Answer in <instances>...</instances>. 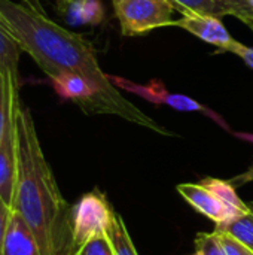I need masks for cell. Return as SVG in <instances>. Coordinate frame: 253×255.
Segmentation results:
<instances>
[{"instance_id": "obj_16", "label": "cell", "mask_w": 253, "mask_h": 255, "mask_svg": "<svg viewBox=\"0 0 253 255\" xmlns=\"http://www.w3.org/2000/svg\"><path fill=\"white\" fill-rule=\"evenodd\" d=\"M160 103H166L170 108L182 112H206V108L185 94H170L164 91L160 97Z\"/></svg>"}, {"instance_id": "obj_22", "label": "cell", "mask_w": 253, "mask_h": 255, "mask_svg": "<svg viewBox=\"0 0 253 255\" xmlns=\"http://www.w3.org/2000/svg\"><path fill=\"white\" fill-rule=\"evenodd\" d=\"M251 30L253 31V22L251 25H248ZM234 54L236 55H239L251 69H253V46H248V45H243L242 42H240V45L237 46V49L234 51Z\"/></svg>"}, {"instance_id": "obj_25", "label": "cell", "mask_w": 253, "mask_h": 255, "mask_svg": "<svg viewBox=\"0 0 253 255\" xmlns=\"http://www.w3.org/2000/svg\"><path fill=\"white\" fill-rule=\"evenodd\" d=\"M73 1H76V0H55V3H57V9H58V13H60V15H63V13L66 12V9H67Z\"/></svg>"}, {"instance_id": "obj_21", "label": "cell", "mask_w": 253, "mask_h": 255, "mask_svg": "<svg viewBox=\"0 0 253 255\" xmlns=\"http://www.w3.org/2000/svg\"><path fill=\"white\" fill-rule=\"evenodd\" d=\"M12 211L13 209L0 196V255H3V247H4V241H6L7 229L10 224Z\"/></svg>"}, {"instance_id": "obj_5", "label": "cell", "mask_w": 253, "mask_h": 255, "mask_svg": "<svg viewBox=\"0 0 253 255\" xmlns=\"http://www.w3.org/2000/svg\"><path fill=\"white\" fill-rule=\"evenodd\" d=\"M21 106V99L16 97L4 130L0 140V196L1 199L12 208L13 206V196H15V185H16V114Z\"/></svg>"}, {"instance_id": "obj_6", "label": "cell", "mask_w": 253, "mask_h": 255, "mask_svg": "<svg viewBox=\"0 0 253 255\" xmlns=\"http://www.w3.org/2000/svg\"><path fill=\"white\" fill-rule=\"evenodd\" d=\"M170 25L180 27L188 33L197 36L198 39L219 48L221 51L233 52L240 45L230 31L222 24L221 18L212 15H198V13H185L177 21H171Z\"/></svg>"}, {"instance_id": "obj_2", "label": "cell", "mask_w": 253, "mask_h": 255, "mask_svg": "<svg viewBox=\"0 0 253 255\" xmlns=\"http://www.w3.org/2000/svg\"><path fill=\"white\" fill-rule=\"evenodd\" d=\"M0 21L49 79L61 73H76L109 96L124 97L100 67L92 43L84 36L61 27L46 13L12 0H0Z\"/></svg>"}, {"instance_id": "obj_8", "label": "cell", "mask_w": 253, "mask_h": 255, "mask_svg": "<svg viewBox=\"0 0 253 255\" xmlns=\"http://www.w3.org/2000/svg\"><path fill=\"white\" fill-rule=\"evenodd\" d=\"M3 255H40L31 230L16 211H12Z\"/></svg>"}, {"instance_id": "obj_23", "label": "cell", "mask_w": 253, "mask_h": 255, "mask_svg": "<svg viewBox=\"0 0 253 255\" xmlns=\"http://www.w3.org/2000/svg\"><path fill=\"white\" fill-rule=\"evenodd\" d=\"M231 182H233L234 187H242V185H246V184H249V182H253V164L245 172V173H242V175L233 178Z\"/></svg>"}, {"instance_id": "obj_20", "label": "cell", "mask_w": 253, "mask_h": 255, "mask_svg": "<svg viewBox=\"0 0 253 255\" xmlns=\"http://www.w3.org/2000/svg\"><path fill=\"white\" fill-rule=\"evenodd\" d=\"M230 9V13L243 21L246 25L253 22V7L249 0H218Z\"/></svg>"}, {"instance_id": "obj_24", "label": "cell", "mask_w": 253, "mask_h": 255, "mask_svg": "<svg viewBox=\"0 0 253 255\" xmlns=\"http://www.w3.org/2000/svg\"><path fill=\"white\" fill-rule=\"evenodd\" d=\"M22 3L28 7H31L33 10L39 12V13H46L45 12V6L42 3V0H22Z\"/></svg>"}, {"instance_id": "obj_4", "label": "cell", "mask_w": 253, "mask_h": 255, "mask_svg": "<svg viewBox=\"0 0 253 255\" xmlns=\"http://www.w3.org/2000/svg\"><path fill=\"white\" fill-rule=\"evenodd\" d=\"M124 36H137L170 25L176 10L167 0H112Z\"/></svg>"}, {"instance_id": "obj_26", "label": "cell", "mask_w": 253, "mask_h": 255, "mask_svg": "<svg viewBox=\"0 0 253 255\" xmlns=\"http://www.w3.org/2000/svg\"><path fill=\"white\" fill-rule=\"evenodd\" d=\"M248 206H249L251 212H252V214H253V202H252V203H248Z\"/></svg>"}, {"instance_id": "obj_12", "label": "cell", "mask_w": 253, "mask_h": 255, "mask_svg": "<svg viewBox=\"0 0 253 255\" xmlns=\"http://www.w3.org/2000/svg\"><path fill=\"white\" fill-rule=\"evenodd\" d=\"M167 1L171 3L173 7L182 15L198 13V15H212L218 18L231 15L230 9L218 0H167Z\"/></svg>"}, {"instance_id": "obj_10", "label": "cell", "mask_w": 253, "mask_h": 255, "mask_svg": "<svg viewBox=\"0 0 253 255\" xmlns=\"http://www.w3.org/2000/svg\"><path fill=\"white\" fill-rule=\"evenodd\" d=\"M63 16L73 25H97L103 21L104 9L100 0H76L66 9Z\"/></svg>"}, {"instance_id": "obj_28", "label": "cell", "mask_w": 253, "mask_h": 255, "mask_svg": "<svg viewBox=\"0 0 253 255\" xmlns=\"http://www.w3.org/2000/svg\"><path fill=\"white\" fill-rule=\"evenodd\" d=\"M192 255H200V254H198V253H195V254H192Z\"/></svg>"}, {"instance_id": "obj_13", "label": "cell", "mask_w": 253, "mask_h": 255, "mask_svg": "<svg viewBox=\"0 0 253 255\" xmlns=\"http://www.w3.org/2000/svg\"><path fill=\"white\" fill-rule=\"evenodd\" d=\"M107 236L112 242L115 255H139L131 238H130V233L127 230V226H125L122 217L116 211L109 224Z\"/></svg>"}, {"instance_id": "obj_27", "label": "cell", "mask_w": 253, "mask_h": 255, "mask_svg": "<svg viewBox=\"0 0 253 255\" xmlns=\"http://www.w3.org/2000/svg\"><path fill=\"white\" fill-rule=\"evenodd\" d=\"M249 3H251V4H252V7H253V0H249Z\"/></svg>"}, {"instance_id": "obj_3", "label": "cell", "mask_w": 253, "mask_h": 255, "mask_svg": "<svg viewBox=\"0 0 253 255\" xmlns=\"http://www.w3.org/2000/svg\"><path fill=\"white\" fill-rule=\"evenodd\" d=\"M113 214L115 211L106 194L98 188L85 193L73 205L72 223L75 255L82 245H85L92 238L107 233Z\"/></svg>"}, {"instance_id": "obj_15", "label": "cell", "mask_w": 253, "mask_h": 255, "mask_svg": "<svg viewBox=\"0 0 253 255\" xmlns=\"http://www.w3.org/2000/svg\"><path fill=\"white\" fill-rule=\"evenodd\" d=\"M219 230H224L227 233H230L231 236H234L236 239H239L242 244H245L246 247H249L253 251V214L249 212L243 217H239L237 220L216 227Z\"/></svg>"}, {"instance_id": "obj_18", "label": "cell", "mask_w": 253, "mask_h": 255, "mask_svg": "<svg viewBox=\"0 0 253 255\" xmlns=\"http://www.w3.org/2000/svg\"><path fill=\"white\" fill-rule=\"evenodd\" d=\"M76 255H115V251L106 233V235H101L88 241L85 245H82L78 250Z\"/></svg>"}, {"instance_id": "obj_1", "label": "cell", "mask_w": 253, "mask_h": 255, "mask_svg": "<svg viewBox=\"0 0 253 255\" xmlns=\"http://www.w3.org/2000/svg\"><path fill=\"white\" fill-rule=\"evenodd\" d=\"M16 185L12 209L31 230L40 255H75L70 206L48 164L33 115L19 106L16 114Z\"/></svg>"}, {"instance_id": "obj_14", "label": "cell", "mask_w": 253, "mask_h": 255, "mask_svg": "<svg viewBox=\"0 0 253 255\" xmlns=\"http://www.w3.org/2000/svg\"><path fill=\"white\" fill-rule=\"evenodd\" d=\"M19 97V81L0 69V140L15 99Z\"/></svg>"}, {"instance_id": "obj_7", "label": "cell", "mask_w": 253, "mask_h": 255, "mask_svg": "<svg viewBox=\"0 0 253 255\" xmlns=\"http://www.w3.org/2000/svg\"><path fill=\"white\" fill-rule=\"evenodd\" d=\"M176 190L188 205H191L198 214L209 218L216 227L231 223V215L225 205L203 184L185 182L176 185Z\"/></svg>"}, {"instance_id": "obj_11", "label": "cell", "mask_w": 253, "mask_h": 255, "mask_svg": "<svg viewBox=\"0 0 253 255\" xmlns=\"http://www.w3.org/2000/svg\"><path fill=\"white\" fill-rule=\"evenodd\" d=\"M22 49L12 36V33L6 28V25L0 21V69L19 81V55Z\"/></svg>"}, {"instance_id": "obj_9", "label": "cell", "mask_w": 253, "mask_h": 255, "mask_svg": "<svg viewBox=\"0 0 253 255\" xmlns=\"http://www.w3.org/2000/svg\"><path fill=\"white\" fill-rule=\"evenodd\" d=\"M200 184H203L206 188H209L225 205V208L228 209V212L231 215V221L251 212L248 203H245L239 197L236 187L233 185L231 181H224V179H218V178H204Z\"/></svg>"}, {"instance_id": "obj_19", "label": "cell", "mask_w": 253, "mask_h": 255, "mask_svg": "<svg viewBox=\"0 0 253 255\" xmlns=\"http://www.w3.org/2000/svg\"><path fill=\"white\" fill-rule=\"evenodd\" d=\"M215 233L225 251V255H253V251L249 247L242 244L239 239H236L230 233L219 230V229H215Z\"/></svg>"}, {"instance_id": "obj_17", "label": "cell", "mask_w": 253, "mask_h": 255, "mask_svg": "<svg viewBox=\"0 0 253 255\" xmlns=\"http://www.w3.org/2000/svg\"><path fill=\"white\" fill-rule=\"evenodd\" d=\"M194 244H195V253H198L200 255H225V251L215 232L212 233L200 232L195 236Z\"/></svg>"}]
</instances>
